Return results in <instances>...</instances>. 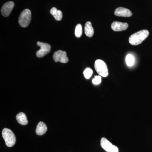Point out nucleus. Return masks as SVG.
<instances>
[{"label":"nucleus","mask_w":152,"mask_h":152,"mask_svg":"<svg viewBox=\"0 0 152 152\" xmlns=\"http://www.w3.org/2000/svg\"><path fill=\"white\" fill-rule=\"evenodd\" d=\"M114 13L116 16L119 17H130L132 15V12L130 10L122 7L117 8Z\"/></svg>","instance_id":"1a4fd4ad"},{"label":"nucleus","mask_w":152,"mask_h":152,"mask_svg":"<svg viewBox=\"0 0 152 152\" xmlns=\"http://www.w3.org/2000/svg\"><path fill=\"white\" fill-rule=\"evenodd\" d=\"M16 119L18 123L22 125L27 124L28 121L26 114L23 113H20L17 115Z\"/></svg>","instance_id":"4468645a"},{"label":"nucleus","mask_w":152,"mask_h":152,"mask_svg":"<svg viewBox=\"0 0 152 152\" xmlns=\"http://www.w3.org/2000/svg\"><path fill=\"white\" fill-rule=\"evenodd\" d=\"M47 131L46 125L43 122H40L38 124L36 129V134L38 135H42L44 134Z\"/></svg>","instance_id":"9b49d317"},{"label":"nucleus","mask_w":152,"mask_h":152,"mask_svg":"<svg viewBox=\"0 0 152 152\" xmlns=\"http://www.w3.org/2000/svg\"><path fill=\"white\" fill-rule=\"evenodd\" d=\"M37 45L40 47V50H39L36 53V56L38 58H42L45 56L50 51L51 46L49 44L38 42H37Z\"/></svg>","instance_id":"39448f33"},{"label":"nucleus","mask_w":152,"mask_h":152,"mask_svg":"<svg viewBox=\"0 0 152 152\" xmlns=\"http://www.w3.org/2000/svg\"><path fill=\"white\" fill-rule=\"evenodd\" d=\"M85 33L86 35L89 37H91L94 34V30L91 23L90 22H87L85 24Z\"/></svg>","instance_id":"f8f14e48"},{"label":"nucleus","mask_w":152,"mask_h":152,"mask_svg":"<svg viewBox=\"0 0 152 152\" xmlns=\"http://www.w3.org/2000/svg\"><path fill=\"white\" fill-rule=\"evenodd\" d=\"M53 58L56 62H60L65 64L69 61V59L67 57L66 53L61 50H59L55 52L53 56Z\"/></svg>","instance_id":"0eeeda50"},{"label":"nucleus","mask_w":152,"mask_h":152,"mask_svg":"<svg viewBox=\"0 0 152 152\" xmlns=\"http://www.w3.org/2000/svg\"><path fill=\"white\" fill-rule=\"evenodd\" d=\"M93 73V70L89 68H87L84 71V75L86 79H88L91 77Z\"/></svg>","instance_id":"f3484780"},{"label":"nucleus","mask_w":152,"mask_h":152,"mask_svg":"<svg viewBox=\"0 0 152 152\" xmlns=\"http://www.w3.org/2000/svg\"><path fill=\"white\" fill-rule=\"evenodd\" d=\"M101 145L102 148L107 152H119L118 147L113 145L105 138L103 137L101 139Z\"/></svg>","instance_id":"423d86ee"},{"label":"nucleus","mask_w":152,"mask_h":152,"mask_svg":"<svg viewBox=\"0 0 152 152\" xmlns=\"http://www.w3.org/2000/svg\"><path fill=\"white\" fill-rule=\"evenodd\" d=\"M83 34V29L81 25L79 24L77 25L75 29V35L77 37L80 38L81 37Z\"/></svg>","instance_id":"dca6fc26"},{"label":"nucleus","mask_w":152,"mask_h":152,"mask_svg":"<svg viewBox=\"0 0 152 152\" xmlns=\"http://www.w3.org/2000/svg\"><path fill=\"white\" fill-rule=\"evenodd\" d=\"M126 63L129 66L131 67L134 65V58L132 55L131 54L128 55L126 58Z\"/></svg>","instance_id":"2eb2a0df"},{"label":"nucleus","mask_w":152,"mask_h":152,"mask_svg":"<svg viewBox=\"0 0 152 152\" xmlns=\"http://www.w3.org/2000/svg\"><path fill=\"white\" fill-rule=\"evenodd\" d=\"M51 14L57 21H60L63 18V13L61 11L57 10L56 7H53L50 11Z\"/></svg>","instance_id":"ddd939ff"},{"label":"nucleus","mask_w":152,"mask_h":152,"mask_svg":"<svg viewBox=\"0 0 152 152\" xmlns=\"http://www.w3.org/2000/svg\"><path fill=\"white\" fill-rule=\"evenodd\" d=\"M2 137L6 145L8 147L13 146L16 142V137L13 132L10 129H4L2 132Z\"/></svg>","instance_id":"f03ea898"},{"label":"nucleus","mask_w":152,"mask_h":152,"mask_svg":"<svg viewBox=\"0 0 152 152\" xmlns=\"http://www.w3.org/2000/svg\"><path fill=\"white\" fill-rule=\"evenodd\" d=\"M102 81V77L101 76H95L94 78L93 79L92 82L94 85H99Z\"/></svg>","instance_id":"a211bd4d"},{"label":"nucleus","mask_w":152,"mask_h":152,"mask_svg":"<svg viewBox=\"0 0 152 152\" xmlns=\"http://www.w3.org/2000/svg\"><path fill=\"white\" fill-rule=\"evenodd\" d=\"M148 31L147 30H142L137 32L134 33L129 38L130 44L133 45H137L142 42L149 35Z\"/></svg>","instance_id":"f257e3e1"},{"label":"nucleus","mask_w":152,"mask_h":152,"mask_svg":"<svg viewBox=\"0 0 152 152\" xmlns=\"http://www.w3.org/2000/svg\"><path fill=\"white\" fill-rule=\"evenodd\" d=\"M31 19V12L28 9L24 10L21 13L19 18V23L23 28H26L29 25Z\"/></svg>","instance_id":"7ed1b4c3"},{"label":"nucleus","mask_w":152,"mask_h":152,"mask_svg":"<svg viewBox=\"0 0 152 152\" xmlns=\"http://www.w3.org/2000/svg\"><path fill=\"white\" fill-rule=\"evenodd\" d=\"M129 25L127 23L115 21L113 22L111 25L112 29L115 31H124L128 28Z\"/></svg>","instance_id":"9d476101"},{"label":"nucleus","mask_w":152,"mask_h":152,"mask_svg":"<svg viewBox=\"0 0 152 152\" xmlns=\"http://www.w3.org/2000/svg\"><path fill=\"white\" fill-rule=\"evenodd\" d=\"M15 4L13 2L9 1L4 4L1 9V13L4 17H8L13 9Z\"/></svg>","instance_id":"6e6552de"},{"label":"nucleus","mask_w":152,"mask_h":152,"mask_svg":"<svg viewBox=\"0 0 152 152\" xmlns=\"http://www.w3.org/2000/svg\"><path fill=\"white\" fill-rule=\"evenodd\" d=\"M94 67L95 70L100 76L105 77L108 75L107 66L106 63L102 60H97L95 61Z\"/></svg>","instance_id":"20e7f679"}]
</instances>
